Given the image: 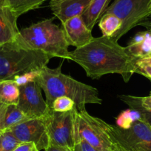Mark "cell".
Returning <instances> with one entry per match:
<instances>
[{
	"label": "cell",
	"instance_id": "16",
	"mask_svg": "<svg viewBox=\"0 0 151 151\" xmlns=\"http://www.w3.org/2000/svg\"><path fill=\"white\" fill-rule=\"evenodd\" d=\"M19 86L13 80L0 81V103L7 106H17L19 101Z\"/></svg>",
	"mask_w": 151,
	"mask_h": 151
},
{
	"label": "cell",
	"instance_id": "29",
	"mask_svg": "<svg viewBox=\"0 0 151 151\" xmlns=\"http://www.w3.org/2000/svg\"><path fill=\"white\" fill-rule=\"evenodd\" d=\"M44 151H74L72 149L68 148V147H61V146L53 145H50L47 149H45Z\"/></svg>",
	"mask_w": 151,
	"mask_h": 151
},
{
	"label": "cell",
	"instance_id": "9",
	"mask_svg": "<svg viewBox=\"0 0 151 151\" xmlns=\"http://www.w3.org/2000/svg\"><path fill=\"white\" fill-rule=\"evenodd\" d=\"M21 143H33L38 151L50 145V137L45 118L30 119L9 130Z\"/></svg>",
	"mask_w": 151,
	"mask_h": 151
},
{
	"label": "cell",
	"instance_id": "17",
	"mask_svg": "<svg viewBox=\"0 0 151 151\" xmlns=\"http://www.w3.org/2000/svg\"><path fill=\"white\" fill-rule=\"evenodd\" d=\"M8 6L18 18L28 11L39 7L46 0H1Z\"/></svg>",
	"mask_w": 151,
	"mask_h": 151
},
{
	"label": "cell",
	"instance_id": "20",
	"mask_svg": "<svg viewBox=\"0 0 151 151\" xmlns=\"http://www.w3.org/2000/svg\"><path fill=\"white\" fill-rule=\"evenodd\" d=\"M120 100L130 106L142 113L151 114V94L147 97H136L132 95H120Z\"/></svg>",
	"mask_w": 151,
	"mask_h": 151
},
{
	"label": "cell",
	"instance_id": "14",
	"mask_svg": "<svg viewBox=\"0 0 151 151\" xmlns=\"http://www.w3.org/2000/svg\"><path fill=\"white\" fill-rule=\"evenodd\" d=\"M125 47L130 55L137 60L151 56L150 29L136 33Z\"/></svg>",
	"mask_w": 151,
	"mask_h": 151
},
{
	"label": "cell",
	"instance_id": "3",
	"mask_svg": "<svg viewBox=\"0 0 151 151\" xmlns=\"http://www.w3.org/2000/svg\"><path fill=\"white\" fill-rule=\"evenodd\" d=\"M54 18L33 23L20 30L16 41L30 50L41 52L50 58L69 60L70 47L62 28L53 23Z\"/></svg>",
	"mask_w": 151,
	"mask_h": 151
},
{
	"label": "cell",
	"instance_id": "23",
	"mask_svg": "<svg viewBox=\"0 0 151 151\" xmlns=\"http://www.w3.org/2000/svg\"><path fill=\"white\" fill-rule=\"evenodd\" d=\"M76 107V103L72 99L67 97H58L53 101L51 106V110L56 112L65 113L73 110Z\"/></svg>",
	"mask_w": 151,
	"mask_h": 151
},
{
	"label": "cell",
	"instance_id": "33",
	"mask_svg": "<svg viewBox=\"0 0 151 151\" xmlns=\"http://www.w3.org/2000/svg\"><path fill=\"white\" fill-rule=\"evenodd\" d=\"M32 151H38V150H37V148H36V147H35V148H34L33 149V150Z\"/></svg>",
	"mask_w": 151,
	"mask_h": 151
},
{
	"label": "cell",
	"instance_id": "10",
	"mask_svg": "<svg viewBox=\"0 0 151 151\" xmlns=\"http://www.w3.org/2000/svg\"><path fill=\"white\" fill-rule=\"evenodd\" d=\"M20 96L17 106L30 119L46 118L51 111L36 81L19 86Z\"/></svg>",
	"mask_w": 151,
	"mask_h": 151
},
{
	"label": "cell",
	"instance_id": "34",
	"mask_svg": "<svg viewBox=\"0 0 151 151\" xmlns=\"http://www.w3.org/2000/svg\"><path fill=\"white\" fill-rule=\"evenodd\" d=\"M127 151V150H125ZM128 151H142V150H128Z\"/></svg>",
	"mask_w": 151,
	"mask_h": 151
},
{
	"label": "cell",
	"instance_id": "13",
	"mask_svg": "<svg viewBox=\"0 0 151 151\" xmlns=\"http://www.w3.org/2000/svg\"><path fill=\"white\" fill-rule=\"evenodd\" d=\"M17 19L11 9L0 1V46L17 40L20 32Z\"/></svg>",
	"mask_w": 151,
	"mask_h": 151
},
{
	"label": "cell",
	"instance_id": "35",
	"mask_svg": "<svg viewBox=\"0 0 151 151\" xmlns=\"http://www.w3.org/2000/svg\"><path fill=\"white\" fill-rule=\"evenodd\" d=\"M150 13H151V5H150Z\"/></svg>",
	"mask_w": 151,
	"mask_h": 151
},
{
	"label": "cell",
	"instance_id": "15",
	"mask_svg": "<svg viewBox=\"0 0 151 151\" xmlns=\"http://www.w3.org/2000/svg\"><path fill=\"white\" fill-rule=\"evenodd\" d=\"M110 1L111 0H91L87 8L81 16L88 29L90 30L93 29L96 24L105 14Z\"/></svg>",
	"mask_w": 151,
	"mask_h": 151
},
{
	"label": "cell",
	"instance_id": "26",
	"mask_svg": "<svg viewBox=\"0 0 151 151\" xmlns=\"http://www.w3.org/2000/svg\"><path fill=\"white\" fill-rule=\"evenodd\" d=\"M136 73L143 75L148 79L151 80V66L146 65H137Z\"/></svg>",
	"mask_w": 151,
	"mask_h": 151
},
{
	"label": "cell",
	"instance_id": "31",
	"mask_svg": "<svg viewBox=\"0 0 151 151\" xmlns=\"http://www.w3.org/2000/svg\"><path fill=\"white\" fill-rule=\"evenodd\" d=\"M137 65H146V66H151V56L144 58L139 59L136 62Z\"/></svg>",
	"mask_w": 151,
	"mask_h": 151
},
{
	"label": "cell",
	"instance_id": "30",
	"mask_svg": "<svg viewBox=\"0 0 151 151\" xmlns=\"http://www.w3.org/2000/svg\"><path fill=\"white\" fill-rule=\"evenodd\" d=\"M139 26H143L146 27L147 29H150L151 30V13L148 15L146 17V19H144L140 24Z\"/></svg>",
	"mask_w": 151,
	"mask_h": 151
},
{
	"label": "cell",
	"instance_id": "28",
	"mask_svg": "<svg viewBox=\"0 0 151 151\" xmlns=\"http://www.w3.org/2000/svg\"><path fill=\"white\" fill-rule=\"evenodd\" d=\"M35 147L33 143H22L13 151H32Z\"/></svg>",
	"mask_w": 151,
	"mask_h": 151
},
{
	"label": "cell",
	"instance_id": "1",
	"mask_svg": "<svg viewBox=\"0 0 151 151\" xmlns=\"http://www.w3.org/2000/svg\"><path fill=\"white\" fill-rule=\"evenodd\" d=\"M69 60L79 65L92 79L118 74L127 83L137 69V59L130 55L126 47L105 36L93 38L87 45L70 52Z\"/></svg>",
	"mask_w": 151,
	"mask_h": 151
},
{
	"label": "cell",
	"instance_id": "22",
	"mask_svg": "<svg viewBox=\"0 0 151 151\" xmlns=\"http://www.w3.org/2000/svg\"><path fill=\"white\" fill-rule=\"evenodd\" d=\"M20 144L10 131H5L0 136V151H13Z\"/></svg>",
	"mask_w": 151,
	"mask_h": 151
},
{
	"label": "cell",
	"instance_id": "5",
	"mask_svg": "<svg viewBox=\"0 0 151 151\" xmlns=\"http://www.w3.org/2000/svg\"><path fill=\"white\" fill-rule=\"evenodd\" d=\"M76 126L77 142L83 139L100 151H112L115 142L111 134V125L90 115L84 108L77 109Z\"/></svg>",
	"mask_w": 151,
	"mask_h": 151
},
{
	"label": "cell",
	"instance_id": "8",
	"mask_svg": "<svg viewBox=\"0 0 151 151\" xmlns=\"http://www.w3.org/2000/svg\"><path fill=\"white\" fill-rule=\"evenodd\" d=\"M110 131L115 144L123 150L151 151V124L144 116L129 129L123 130L111 125Z\"/></svg>",
	"mask_w": 151,
	"mask_h": 151
},
{
	"label": "cell",
	"instance_id": "25",
	"mask_svg": "<svg viewBox=\"0 0 151 151\" xmlns=\"http://www.w3.org/2000/svg\"><path fill=\"white\" fill-rule=\"evenodd\" d=\"M74 151H100L83 139H79L75 145Z\"/></svg>",
	"mask_w": 151,
	"mask_h": 151
},
{
	"label": "cell",
	"instance_id": "36",
	"mask_svg": "<svg viewBox=\"0 0 151 151\" xmlns=\"http://www.w3.org/2000/svg\"><path fill=\"white\" fill-rule=\"evenodd\" d=\"M0 1H1V0H0Z\"/></svg>",
	"mask_w": 151,
	"mask_h": 151
},
{
	"label": "cell",
	"instance_id": "24",
	"mask_svg": "<svg viewBox=\"0 0 151 151\" xmlns=\"http://www.w3.org/2000/svg\"><path fill=\"white\" fill-rule=\"evenodd\" d=\"M40 71H32V72H26V73L17 75V76L14 77L13 81H14L19 86H22L29 83L36 81L37 78L40 74Z\"/></svg>",
	"mask_w": 151,
	"mask_h": 151
},
{
	"label": "cell",
	"instance_id": "2",
	"mask_svg": "<svg viewBox=\"0 0 151 151\" xmlns=\"http://www.w3.org/2000/svg\"><path fill=\"white\" fill-rule=\"evenodd\" d=\"M62 66V63L55 69L44 66L36 79L50 109L53 101L61 97L72 99L78 109H84L87 104H102V100L96 88L63 74Z\"/></svg>",
	"mask_w": 151,
	"mask_h": 151
},
{
	"label": "cell",
	"instance_id": "11",
	"mask_svg": "<svg viewBox=\"0 0 151 151\" xmlns=\"http://www.w3.org/2000/svg\"><path fill=\"white\" fill-rule=\"evenodd\" d=\"M66 39L70 46L76 49L87 45L93 39L92 30L87 28L81 16H76L62 24Z\"/></svg>",
	"mask_w": 151,
	"mask_h": 151
},
{
	"label": "cell",
	"instance_id": "32",
	"mask_svg": "<svg viewBox=\"0 0 151 151\" xmlns=\"http://www.w3.org/2000/svg\"><path fill=\"white\" fill-rule=\"evenodd\" d=\"M112 151H125V150H123V149L121 148V147H120L117 144H115V145H114Z\"/></svg>",
	"mask_w": 151,
	"mask_h": 151
},
{
	"label": "cell",
	"instance_id": "21",
	"mask_svg": "<svg viewBox=\"0 0 151 151\" xmlns=\"http://www.w3.org/2000/svg\"><path fill=\"white\" fill-rule=\"evenodd\" d=\"M144 116L142 112L136 109H130L122 111L115 118V126L123 130H127L136 121L139 120Z\"/></svg>",
	"mask_w": 151,
	"mask_h": 151
},
{
	"label": "cell",
	"instance_id": "4",
	"mask_svg": "<svg viewBox=\"0 0 151 151\" xmlns=\"http://www.w3.org/2000/svg\"><path fill=\"white\" fill-rule=\"evenodd\" d=\"M51 58L41 52L30 50L17 41L0 46V81L32 71H40Z\"/></svg>",
	"mask_w": 151,
	"mask_h": 151
},
{
	"label": "cell",
	"instance_id": "12",
	"mask_svg": "<svg viewBox=\"0 0 151 151\" xmlns=\"http://www.w3.org/2000/svg\"><path fill=\"white\" fill-rule=\"evenodd\" d=\"M91 0H50V7L53 15L64 23L76 16H81Z\"/></svg>",
	"mask_w": 151,
	"mask_h": 151
},
{
	"label": "cell",
	"instance_id": "18",
	"mask_svg": "<svg viewBox=\"0 0 151 151\" xmlns=\"http://www.w3.org/2000/svg\"><path fill=\"white\" fill-rule=\"evenodd\" d=\"M99 27L102 36L112 38L121 27V21L112 13H105L100 19Z\"/></svg>",
	"mask_w": 151,
	"mask_h": 151
},
{
	"label": "cell",
	"instance_id": "7",
	"mask_svg": "<svg viewBox=\"0 0 151 151\" xmlns=\"http://www.w3.org/2000/svg\"><path fill=\"white\" fill-rule=\"evenodd\" d=\"M76 106L73 110L65 113L50 111L45 118L50 145L73 150L78 140L76 126Z\"/></svg>",
	"mask_w": 151,
	"mask_h": 151
},
{
	"label": "cell",
	"instance_id": "19",
	"mask_svg": "<svg viewBox=\"0 0 151 151\" xmlns=\"http://www.w3.org/2000/svg\"><path fill=\"white\" fill-rule=\"evenodd\" d=\"M30 119L17 106H8L4 116V131H9L10 128L19 124Z\"/></svg>",
	"mask_w": 151,
	"mask_h": 151
},
{
	"label": "cell",
	"instance_id": "6",
	"mask_svg": "<svg viewBox=\"0 0 151 151\" xmlns=\"http://www.w3.org/2000/svg\"><path fill=\"white\" fill-rule=\"evenodd\" d=\"M151 0H113L105 13H112L121 21V27L112 39L119 38L146 19L150 13Z\"/></svg>",
	"mask_w": 151,
	"mask_h": 151
},
{
	"label": "cell",
	"instance_id": "27",
	"mask_svg": "<svg viewBox=\"0 0 151 151\" xmlns=\"http://www.w3.org/2000/svg\"><path fill=\"white\" fill-rule=\"evenodd\" d=\"M7 105H4L3 103H0V136L3 134L4 131V116H5L6 111L7 108Z\"/></svg>",
	"mask_w": 151,
	"mask_h": 151
}]
</instances>
